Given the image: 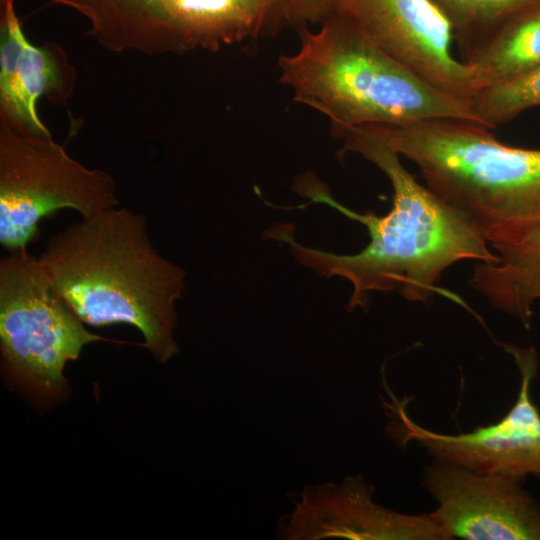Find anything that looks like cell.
I'll list each match as a JSON object with an SVG mask.
<instances>
[{
    "label": "cell",
    "mask_w": 540,
    "mask_h": 540,
    "mask_svg": "<svg viewBox=\"0 0 540 540\" xmlns=\"http://www.w3.org/2000/svg\"><path fill=\"white\" fill-rule=\"evenodd\" d=\"M497 260L479 262L470 284L489 304L526 327L540 300V227L515 244L496 250Z\"/></svg>",
    "instance_id": "4fadbf2b"
},
{
    "label": "cell",
    "mask_w": 540,
    "mask_h": 540,
    "mask_svg": "<svg viewBox=\"0 0 540 540\" xmlns=\"http://www.w3.org/2000/svg\"><path fill=\"white\" fill-rule=\"evenodd\" d=\"M366 127L413 162L426 186L495 251L540 227V149L506 145L467 120Z\"/></svg>",
    "instance_id": "3957f363"
},
{
    "label": "cell",
    "mask_w": 540,
    "mask_h": 540,
    "mask_svg": "<svg viewBox=\"0 0 540 540\" xmlns=\"http://www.w3.org/2000/svg\"><path fill=\"white\" fill-rule=\"evenodd\" d=\"M332 13L440 90L469 101L476 93L471 68L452 53L451 25L432 0H335Z\"/></svg>",
    "instance_id": "ba28073f"
},
{
    "label": "cell",
    "mask_w": 540,
    "mask_h": 540,
    "mask_svg": "<svg viewBox=\"0 0 540 540\" xmlns=\"http://www.w3.org/2000/svg\"><path fill=\"white\" fill-rule=\"evenodd\" d=\"M298 33L299 51L279 58L280 80L296 101L329 118L337 138L365 125L432 119L481 124L471 101L433 86L335 13L317 32L302 27Z\"/></svg>",
    "instance_id": "277c9868"
},
{
    "label": "cell",
    "mask_w": 540,
    "mask_h": 540,
    "mask_svg": "<svg viewBox=\"0 0 540 540\" xmlns=\"http://www.w3.org/2000/svg\"><path fill=\"white\" fill-rule=\"evenodd\" d=\"M362 477L307 487L280 525L283 539L449 540L429 513L404 514L378 505Z\"/></svg>",
    "instance_id": "30bf717a"
},
{
    "label": "cell",
    "mask_w": 540,
    "mask_h": 540,
    "mask_svg": "<svg viewBox=\"0 0 540 540\" xmlns=\"http://www.w3.org/2000/svg\"><path fill=\"white\" fill-rule=\"evenodd\" d=\"M107 341L86 329L28 250L0 260V348L7 378L43 400L67 392L63 370L82 349Z\"/></svg>",
    "instance_id": "5b68a950"
},
{
    "label": "cell",
    "mask_w": 540,
    "mask_h": 540,
    "mask_svg": "<svg viewBox=\"0 0 540 540\" xmlns=\"http://www.w3.org/2000/svg\"><path fill=\"white\" fill-rule=\"evenodd\" d=\"M451 25L460 60H466L506 18L540 0H432Z\"/></svg>",
    "instance_id": "2e32d148"
},
{
    "label": "cell",
    "mask_w": 540,
    "mask_h": 540,
    "mask_svg": "<svg viewBox=\"0 0 540 540\" xmlns=\"http://www.w3.org/2000/svg\"><path fill=\"white\" fill-rule=\"evenodd\" d=\"M423 486L438 503L429 514L448 539L540 540V505L519 479L434 460Z\"/></svg>",
    "instance_id": "9c48e42d"
},
{
    "label": "cell",
    "mask_w": 540,
    "mask_h": 540,
    "mask_svg": "<svg viewBox=\"0 0 540 540\" xmlns=\"http://www.w3.org/2000/svg\"><path fill=\"white\" fill-rule=\"evenodd\" d=\"M71 7L91 24V34L105 46L166 52L167 40L156 0H52Z\"/></svg>",
    "instance_id": "9a60e30c"
},
{
    "label": "cell",
    "mask_w": 540,
    "mask_h": 540,
    "mask_svg": "<svg viewBox=\"0 0 540 540\" xmlns=\"http://www.w3.org/2000/svg\"><path fill=\"white\" fill-rule=\"evenodd\" d=\"M119 206L116 181L69 156L52 136L0 120V243L27 250L40 221L61 209L83 219Z\"/></svg>",
    "instance_id": "8992f818"
},
{
    "label": "cell",
    "mask_w": 540,
    "mask_h": 540,
    "mask_svg": "<svg viewBox=\"0 0 540 540\" xmlns=\"http://www.w3.org/2000/svg\"><path fill=\"white\" fill-rule=\"evenodd\" d=\"M342 154L353 152L377 166L393 189L392 209L384 216L356 213L331 197L325 185L309 175L297 191L365 225L369 243L356 254H335L298 242L287 224L268 231L288 245L302 265L322 276H339L352 285L348 308L366 307L375 292L398 291L412 302H426L439 291L443 272L462 260L491 263L497 255L485 238L454 209L419 183L403 166L400 155L366 126L341 137Z\"/></svg>",
    "instance_id": "6da1fadb"
},
{
    "label": "cell",
    "mask_w": 540,
    "mask_h": 540,
    "mask_svg": "<svg viewBox=\"0 0 540 540\" xmlns=\"http://www.w3.org/2000/svg\"><path fill=\"white\" fill-rule=\"evenodd\" d=\"M520 369V389L514 405L498 422L460 434H444L416 423L407 412V399L397 398L384 381L390 401L382 397L387 432L401 445L416 442L435 460L521 479L540 477V412L530 387L537 370L536 352L509 346Z\"/></svg>",
    "instance_id": "52a82bcc"
},
{
    "label": "cell",
    "mask_w": 540,
    "mask_h": 540,
    "mask_svg": "<svg viewBox=\"0 0 540 540\" xmlns=\"http://www.w3.org/2000/svg\"><path fill=\"white\" fill-rule=\"evenodd\" d=\"M57 293L87 325L125 323L159 362L178 353L184 269L154 247L146 218L115 207L50 237L38 257Z\"/></svg>",
    "instance_id": "7a4b0ae2"
},
{
    "label": "cell",
    "mask_w": 540,
    "mask_h": 540,
    "mask_svg": "<svg viewBox=\"0 0 540 540\" xmlns=\"http://www.w3.org/2000/svg\"><path fill=\"white\" fill-rule=\"evenodd\" d=\"M168 51L218 49L286 24L287 0H156Z\"/></svg>",
    "instance_id": "7c38bea8"
},
{
    "label": "cell",
    "mask_w": 540,
    "mask_h": 540,
    "mask_svg": "<svg viewBox=\"0 0 540 540\" xmlns=\"http://www.w3.org/2000/svg\"><path fill=\"white\" fill-rule=\"evenodd\" d=\"M465 64L471 68L476 92L539 68L540 4L506 18Z\"/></svg>",
    "instance_id": "5bb4252c"
},
{
    "label": "cell",
    "mask_w": 540,
    "mask_h": 540,
    "mask_svg": "<svg viewBox=\"0 0 540 540\" xmlns=\"http://www.w3.org/2000/svg\"><path fill=\"white\" fill-rule=\"evenodd\" d=\"M471 102L479 122L491 130L515 119L526 110L540 106V67L477 91Z\"/></svg>",
    "instance_id": "e0dca14e"
},
{
    "label": "cell",
    "mask_w": 540,
    "mask_h": 540,
    "mask_svg": "<svg viewBox=\"0 0 540 540\" xmlns=\"http://www.w3.org/2000/svg\"><path fill=\"white\" fill-rule=\"evenodd\" d=\"M335 0H287L286 24L297 29L323 23L332 13Z\"/></svg>",
    "instance_id": "ac0fdd59"
},
{
    "label": "cell",
    "mask_w": 540,
    "mask_h": 540,
    "mask_svg": "<svg viewBox=\"0 0 540 540\" xmlns=\"http://www.w3.org/2000/svg\"><path fill=\"white\" fill-rule=\"evenodd\" d=\"M14 1L0 0V120L51 136L39 118L37 102L45 95L53 103H64L73 92L76 72L57 44L35 46L27 40Z\"/></svg>",
    "instance_id": "8fae6325"
}]
</instances>
